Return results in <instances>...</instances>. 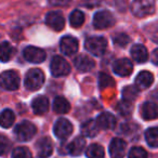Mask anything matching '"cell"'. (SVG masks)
I'll use <instances>...</instances> for the list:
<instances>
[{
    "mask_svg": "<svg viewBox=\"0 0 158 158\" xmlns=\"http://www.w3.org/2000/svg\"><path fill=\"white\" fill-rule=\"evenodd\" d=\"M86 155L88 158H104V148L99 144H91L87 148Z\"/></svg>",
    "mask_w": 158,
    "mask_h": 158,
    "instance_id": "484cf974",
    "label": "cell"
},
{
    "mask_svg": "<svg viewBox=\"0 0 158 158\" xmlns=\"http://www.w3.org/2000/svg\"><path fill=\"white\" fill-rule=\"evenodd\" d=\"M36 132H37V129H36L34 123H29V121H23L15 127L14 135L19 141L26 142L35 136Z\"/></svg>",
    "mask_w": 158,
    "mask_h": 158,
    "instance_id": "277c9868",
    "label": "cell"
},
{
    "mask_svg": "<svg viewBox=\"0 0 158 158\" xmlns=\"http://www.w3.org/2000/svg\"><path fill=\"white\" fill-rule=\"evenodd\" d=\"M15 121V115L11 110H5L0 113V126L2 128H10Z\"/></svg>",
    "mask_w": 158,
    "mask_h": 158,
    "instance_id": "603a6c76",
    "label": "cell"
},
{
    "mask_svg": "<svg viewBox=\"0 0 158 158\" xmlns=\"http://www.w3.org/2000/svg\"><path fill=\"white\" fill-rule=\"evenodd\" d=\"M46 23L49 27H51L52 29L56 31H60L64 28L65 26V20L64 16L62 15V13L60 12H50L47 14L46 16Z\"/></svg>",
    "mask_w": 158,
    "mask_h": 158,
    "instance_id": "7c38bea8",
    "label": "cell"
},
{
    "mask_svg": "<svg viewBox=\"0 0 158 158\" xmlns=\"http://www.w3.org/2000/svg\"><path fill=\"white\" fill-rule=\"evenodd\" d=\"M8 148H9V141L6 136L0 134V155L7 153Z\"/></svg>",
    "mask_w": 158,
    "mask_h": 158,
    "instance_id": "e575fe53",
    "label": "cell"
},
{
    "mask_svg": "<svg viewBox=\"0 0 158 158\" xmlns=\"http://www.w3.org/2000/svg\"><path fill=\"white\" fill-rule=\"evenodd\" d=\"M117 110H118V112L120 113L123 116H129L132 113V110H133V106H132L131 102L123 100V101L118 103Z\"/></svg>",
    "mask_w": 158,
    "mask_h": 158,
    "instance_id": "4dcf8cb0",
    "label": "cell"
},
{
    "mask_svg": "<svg viewBox=\"0 0 158 158\" xmlns=\"http://www.w3.org/2000/svg\"><path fill=\"white\" fill-rule=\"evenodd\" d=\"M113 70L116 75L121 77H127L133 72L132 62L128 59H119L113 65Z\"/></svg>",
    "mask_w": 158,
    "mask_h": 158,
    "instance_id": "30bf717a",
    "label": "cell"
},
{
    "mask_svg": "<svg viewBox=\"0 0 158 158\" xmlns=\"http://www.w3.org/2000/svg\"><path fill=\"white\" fill-rule=\"evenodd\" d=\"M73 125L65 118H60L54 125V134L56 138L61 139V140H65L67 139L70 134L73 133Z\"/></svg>",
    "mask_w": 158,
    "mask_h": 158,
    "instance_id": "ba28073f",
    "label": "cell"
},
{
    "mask_svg": "<svg viewBox=\"0 0 158 158\" xmlns=\"http://www.w3.org/2000/svg\"><path fill=\"white\" fill-rule=\"evenodd\" d=\"M127 144L123 140L119 138L113 139L110 144V154L112 158H123L126 153Z\"/></svg>",
    "mask_w": 158,
    "mask_h": 158,
    "instance_id": "4fadbf2b",
    "label": "cell"
},
{
    "mask_svg": "<svg viewBox=\"0 0 158 158\" xmlns=\"http://www.w3.org/2000/svg\"><path fill=\"white\" fill-rule=\"evenodd\" d=\"M85 47L91 54L101 56L107 49V41L104 37H90L86 40Z\"/></svg>",
    "mask_w": 158,
    "mask_h": 158,
    "instance_id": "3957f363",
    "label": "cell"
},
{
    "mask_svg": "<svg viewBox=\"0 0 158 158\" xmlns=\"http://www.w3.org/2000/svg\"><path fill=\"white\" fill-rule=\"evenodd\" d=\"M44 82V75L42 70L33 68L28 70L25 76V87L31 91H36L42 87Z\"/></svg>",
    "mask_w": 158,
    "mask_h": 158,
    "instance_id": "7a4b0ae2",
    "label": "cell"
},
{
    "mask_svg": "<svg viewBox=\"0 0 158 158\" xmlns=\"http://www.w3.org/2000/svg\"><path fill=\"white\" fill-rule=\"evenodd\" d=\"M60 48L64 54L70 56L78 51V40L72 36H66L61 39Z\"/></svg>",
    "mask_w": 158,
    "mask_h": 158,
    "instance_id": "8fae6325",
    "label": "cell"
},
{
    "mask_svg": "<svg viewBox=\"0 0 158 158\" xmlns=\"http://www.w3.org/2000/svg\"><path fill=\"white\" fill-rule=\"evenodd\" d=\"M69 23L73 27L77 28L80 27L85 23V14L80 10H75L69 16Z\"/></svg>",
    "mask_w": 158,
    "mask_h": 158,
    "instance_id": "83f0119b",
    "label": "cell"
},
{
    "mask_svg": "<svg viewBox=\"0 0 158 158\" xmlns=\"http://www.w3.org/2000/svg\"><path fill=\"white\" fill-rule=\"evenodd\" d=\"M128 157L129 158H147V153L142 147L134 146L130 149Z\"/></svg>",
    "mask_w": 158,
    "mask_h": 158,
    "instance_id": "1f68e13d",
    "label": "cell"
},
{
    "mask_svg": "<svg viewBox=\"0 0 158 158\" xmlns=\"http://www.w3.org/2000/svg\"><path fill=\"white\" fill-rule=\"evenodd\" d=\"M145 140L147 144L153 148L158 146V130L157 128H149L145 132Z\"/></svg>",
    "mask_w": 158,
    "mask_h": 158,
    "instance_id": "4316f807",
    "label": "cell"
},
{
    "mask_svg": "<svg viewBox=\"0 0 158 158\" xmlns=\"http://www.w3.org/2000/svg\"><path fill=\"white\" fill-rule=\"evenodd\" d=\"M139 94V89L134 86H128L123 90V98L125 101H133Z\"/></svg>",
    "mask_w": 158,
    "mask_h": 158,
    "instance_id": "f1b7e54d",
    "label": "cell"
},
{
    "mask_svg": "<svg viewBox=\"0 0 158 158\" xmlns=\"http://www.w3.org/2000/svg\"><path fill=\"white\" fill-rule=\"evenodd\" d=\"M36 151L40 158H48L53 152L52 142L49 138H42L36 143Z\"/></svg>",
    "mask_w": 158,
    "mask_h": 158,
    "instance_id": "5bb4252c",
    "label": "cell"
},
{
    "mask_svg": "<svg viewBox=\"0 0 158 158\" xmlns=\"http://www.w3.org/2000/svg\"><path fill=\"white\" fill-rule=\"evenodd\" d=\"M25 60L31 63H42L46 60L47 54L42 49L37 48V47H27L23 51Z\"/></svg>",
    "mask_w": 158,
    "mask_h": 158,
    "instance_id": "9c48e42d",
    "label": "cell"
},
{
    "mask_svg": "<svg viewBox=\"0 0 158 158\" xmlns=\"http://www.w3.org/2000/svg\"><path fill=\"white\" fill-rule=\"evenodd\" d=\"M155 0H133L131 5V11L136 18H145L155 12Z\"/></svg>",
    "mask_w": 158,
    "mask_h": 158,
    "instance_id": "6da1fadb",
    "label": "cell"
},
{
    "mask_svg": "<svg viewBox=\"0 0 158 158\" xmlns=\"http://www.w3.org/2000/svg\"><path fill=\"white\" fill-rule=\"evenodd\" d=\"M72 0H49V3L54 7H63V6H67Z\"/></svg>",
    "mask_w": 158,
    "mask_h": 158,
    "instance_id": "d590c367",
    "label": "cell"
},
{
    "mask_svg": "<svg viewBox=\"0 0 158 158\" xmlns=\"http://www.w3.org/2000/svg\"><path fill=\"white\" fill-rule=\"evenodd\" d=\"M97 125L99 129L112 130L116 127V118L110 113H103L97 118Z\"/></svg>",
    "mask_w": 158,
    "mask_h": 158,
    "instance_id": "2e32d148",
    "label": "cell"
},
{
    "mask_svg": "<svg viewBox=\"0 0 158 158\" xmlns=\"http://www.w3.org/2000/svg\"><path fill=\"white\" fill-rule=\"evenodd\" d=\"M13 55V48L8 41L0 44V61L8 62Z\"/></svg>",
    "mask_w": 158,
    "mask_h": 158,
    "instance_id": "d4e9b609",
    "label": "cell"
},
{
    "mask_svg": "<svg viewBox=\"0 0 158 158\" xmlns=\"http://www.w3.org/2000/svg\"><path fill=\"white\" fill-rule=\"evenodd\" d=\"M31 108H33L34 113L37 115H44L48 112L49 110V101L46 97L44 95H39L36 99L33 100L31 102Z\"/></svg>",
    "mask_w": 158,
    "mask_h": 158,
    "instance_id": "ac0fdd59",
    "label": "cell"
},
{
    "mask_svg": "<svg viewBox=\"0 0 158 158\" xmlns=\"http://www.w3.org/2000/svg\"><path fill=\"white\" fill-rule=\"evenodd\" d=\"M81 132L85 136L93 138L99 132V127L94 120H88L81 126Z\"/></svg>",
    "mask_w": 158,
    "mask_h": 158,
    "instance_id": "cb8c5ba5",
    "label": "cell"
},
{
    "mask_svg": "<svg viewBox=\"0 0 158 158\" xmlns=\"http://www.w3.org/2000/svg\"><path fill=\"white\" fill-rule=\"evenodd\" d=\"M0 86L9 91H14L20 87V76L14 70H6L0 75Z\"/></svg>",
    "mask_w": 158,
    "mask_h": 158,
    "instance_id": "5b68a950",
    "label": "cell"
},
{
    "mask_svg": "<svg viewBox=\"0 0 158 158\" xmlns=\"http://www.w3.org/2000/svg\"><path fill=\"white\" fill-rule=\"evenodd\" d=\"M70 110L68 101L63 97H57L53 101V110L57 114H66Z\"/></svg>",
    "mask_w": 158,
    "mask_h": 158,
    "instance_id": "7402d4cb",
    "label": "cell"
},
{
    "mask_svg": "<svg viewBox=\"0 0 158 158\" xmlns=\"http://www.w3.org/2000/svg\"><path fill=\"white\" fill-rule=\"evenodd\" d=\"M141 114H142V117L145 120H154V119L157 118V106H156L155 103L146 102V103L143 104L142 108H141Z\"/></svg>",
    "mask_w": 158,
    "mask_h": 158,
    "instance_id": "44dd1931",
    "label": "cell"
},
{
    "mask_svg": "<svg viewBox=\"0 0 158 158\" xmlns=\"http://www.w3.org/2000/svg\"><path fill=\"white\" fill-rule=\"evenodd\" d=\"M75 67L79 70V72L86 73V72H90L93 67H94V61L92 59L88 56V55L85 54H80L75 59L74 61Z\"/></svg>",
    "mask_w": 158,
    "mask_h": 158,
    "instance_id": "9a60e30c",
    "label": "cell"
},
{
    "mask_svg": "<svg viewBox=\"0 0 158 158\" xmlns=\"http://www.w3.org/2000/svg\"><path fill=\"white\" fill-rule=\"evenodd\" d=\"M113 41H114L115 44L119 47H126L128 44H129L130 39L128 37V35L123 33H119V34H116V35L113 37Z\"/></svg>",
    "mask_w": 158,
    "mask_h": 158,
    "instance_id": "d6a6232c",
    "label": "cell"
},
{
    "mask_svg": "<svg viewBox=\"0 0 158 158\" xmlns=\"http://www.w3.org/2000/svg\"><path fill=\"white\" fill-rule=\"evenodd\" d=\"M153 62L154 63H157V50H154L153 52Z\"/></svg>",
    "mask_w": 158,
    "mask_h": 158,
    "instance_id": "8d00e7d4",
    "label": "cell"
},
{
    "mask_svg": "<svg viewBox=\"0 0 158 158\" xmlns=\"http://www.w3.org/2000/svg\"><path fill=\"white\" fill-rule=\"evenodd\" d=\"M115 24V19L110 11L97 12L93 16V26L98 29L110 28Z\"/></svg>",
    "mask_w": 158,
    "mask_h": 158,
    "instance_id": "52a82bcc",
    "label": "cell"
},
{
    "mask_svg": "<svg viewBox=\"0 0 158 158\" xmlns=\"http://www.w3.org/2000/svg\"><path fill=\"white\" fill-rule=\"evenodd\" d=\"M114 80L112 79V77H110L108 75H104L101 74L100 76V86L102 88H107V87H112L114 86Z\"/></svg>",
    "mask_w": 158,
    "mask_h": 158,
    "instance_id": "836d02e7",
    "label": "cell"
},
{
    "mask_svg": "<svg viewBox=\"0 0 158 158\" xmlns=\"http://www.w3.org/2000/svg\"><path fill=\"white\" fill-rule=\"evenodd\" d=\"M50 70L51 74L54 77H62L66 76L69 74L70 72V66L69 64L66 62V60H64L62 56H54L51 61L50 64Z\"/></svg>",
    "mask_w": 158,
    "mask_h": 158,
    "instance_id": "8992f818",
    "label": "cell"
},
{
    "mask_svg": "<svg viewBox=\"0 0 158 158\" xmlns=\"http://www.w3.org/2000/svg\"><path fill=\"white\" fill-rule=\"evenodd\" d=\"M154 82V76L149 72H141L135 78V87L139 90H144L147 89L153 85Z\"/></svg>",
    "mask_w": 158,
    "mask_h": 158,
    "instance_id": "e0dca14e",
    "label": "cell"
},
{
    "mask_svg": "<svg viewBox=\"0 0 158 158\" xmlns=\"http://www.w3.org/2000/svg\"><path fill=\"white\" fill-rule=\"evenodd\" d=\"M130 54L132 59L138 63H144L148 59V53L143 44H134L130 50Z\"/></svg>",
    "mask_w": 158,
    "mask_h": 158,
    "instance_id": "d6986e66",
    "label": "cell"
},
{
    "mask_svg": "<svg viewBox=\"0 0 158 158\" xmlns=\"http://www.w3.org/2000/svg\"><path fill=\"white\" fill-rule=\"evenodd\" d=\"M12 158H33V155H31V151L27 147L20 146L13 149Z\"/></svg>",
    "mask_w": 158,
    "mask_h": 158,
    "instance_id": "f546056e",
    "label": "cell"
},
{
    "mask_svg": "<svg viewBox=\"0 0 158 158\" xmlns=\"http://www.w3.org/2000/svg\"><path fill=\"white\" fill-rule=\"evenodd\" d=\"M85 147H86V140L84 138H81V136H77L72 143H69L67 151L70 155L78 156L84 152Z\"/></svg>",
    "mask_w": 158,
    "mask_h": 158,
    "instance_id": "ffe728a7",
    "label": "cell"
}]
</instances>
